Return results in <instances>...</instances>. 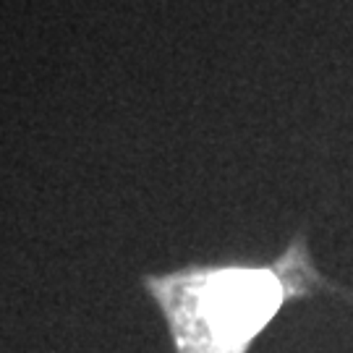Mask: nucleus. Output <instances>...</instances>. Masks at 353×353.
Returning a JSON list of instances; mask_svg holds the SVG:
<instances>
[{
  "mask_svg": "<svg viewBox=\"0 0 353 353\" xmlns=\"http://www.w3.org/2000/svg\"><path fill=\"white\" fill-rule=\"evenodd\" d=\"M176 353H249L285 303L335 290L303 236L270 265H189L141 280Z\"/></svg>",
  "mask_w": 353,
  "mask_h": 353,
  "instance_id": "1",
  "label": "nucleus"
}]
</instances>
